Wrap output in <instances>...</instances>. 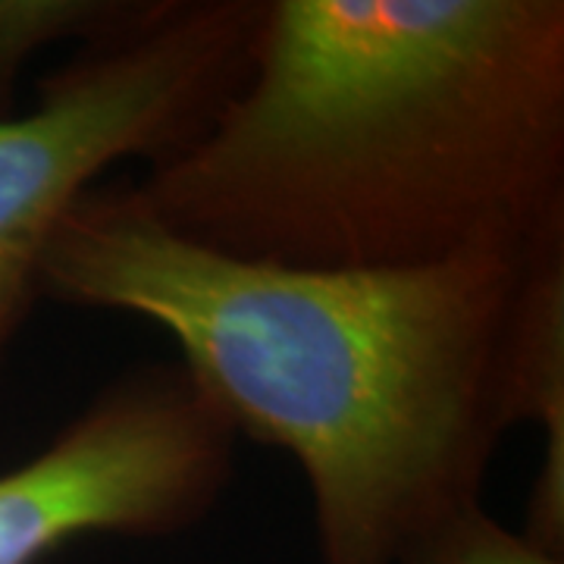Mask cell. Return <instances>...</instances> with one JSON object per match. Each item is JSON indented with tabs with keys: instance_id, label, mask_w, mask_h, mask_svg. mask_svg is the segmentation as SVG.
<instances>
[{
	"instance_id": "cell-1",
	"label": "cell",
	"mask_w": 564,
	"mask_h": 564,
	"mask_svg": "<svg viewBox=\"0 0 564 564\" xmlns=\"http://www.w3.org/2000/svg\"><path fill=\"white\" fill-rule=\"evenodd\" d=\"M129 192L185 242L302 270L564 245V3L261 0L242 82Z\"/></svg>"
},
{
	"instance_id": "cell-3",
	"label": "cell",
	"mask_w": 564,
	"mask_h": 564,
	"mask_svg": "<svg viewBox=\"0 0 564 564\" xmlns=\"http://www.w3.org/2000/svg\"><path fill=\"white\" fill-rule=\"evenodd\" d=\"M261 0H144L0 117V367L41 299L63 217L113 163L176 154L242 82Z\"/></svg>"
},
{
	"instance_id": "cell-6",
	"label": "cell",
	"mask_w": 564,
	"mask_h": 564,
	"mask_svg": "<svg viewBox=\"0 0 564 564\" xmlns=\"http://www.w3.org/2000/svg\"><path fill=\"white\" fill-rule=\"evenodd\" d=\"M144 0H0V117H10L25 63L63 41H91L139 17Z\"/></svg>"
},
{
	"instance_id": "cell-5",
	"label": "cell",
	"mask_w": 564,
	"mask_h": 564,
	"mask_svg": "<svg viewBox=\"0 0 564 564\" xmlns=\"http://www.w3.org/2000/svg\"><path fill=\"white\" fill-rule=\"evenodd\" d=\"M505 395L511 426L533 423L543 436L521 533L564 555V245L527 263L508 333Z\"/></svg>"
},
{
	"instance_id": "cell-4",
	"label": "cell",
	"mask_w": 564,
	"mask_h": 564,
	"mask_svg": "<svg viewBox=\"0 0 564 564\" xmlns=\"http://www.w3.org/2000/svg\"><path fill=\"white\" fill-rule=\"evenodd\" d=\"M232 462V426L182 364L132 367L0 474V564H41L85 536L185 533L217 508Z\"/></svg>"
},
{
	"instance_id": "cell-7",
	"label": "cell",
	"mask_w": 564,
	"mask_h": 564,
	"mask_svg": "<svg viewBox=\"0 0 564 564\" xmlns=\"http://www.w3.org/2000/svg\"><path fill=\"white\" fill-rule=\"evenodd\" d=\"M395 564H564V555L545 552L521 530L496 521L477 499L417 533Z\"/></svg>"
},
{
	"instance_id": "cell-2",
	"label": "cell",
	"mask_w": 564,
	"mask_h": 564,
	"mask_svg": "<svg viewBox=\"0 0 564 564\" xmlns=\"http://www.w3.org/2000/svg\"><path fill=\"white\" fill-rule=\"evenodd\" d=\"M533 258L245 261L180 239L113 182L63 217L41 299L161 326L236 436L299 462L321 564H395L426 527L484 499L511 430L508 333Z\"/></svg>"
}]
</instances>
